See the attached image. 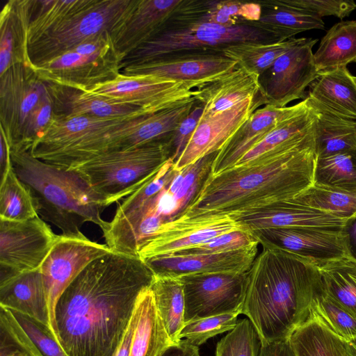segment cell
<instances>
[{
    "mask_svg": "<svg viewBox=\"0 0 356 356\" xmlns=\"http://www.w3.org/2000/svg\"><path fill=\"white\" fill-rule=\"evenodd\" d=\"M154 274L138 256L111 251L90 263L58 298V340L68 356H113Z\"/></svg>",
    "mask_w": 356,
    "mask_h": 356,
    "instance_id": "1",
    "label": "cell"
},
{
    "mask_svg": "<svg viewBox=\"0 0 356 356\" xmlns=\"http://www.w3.org/2000/svg\"><path fill=\"white\" fill-rule=\"evenodd\" d=\"M316 159L313 129L244 165L209 173L179 216L226 214L234 218L294 197L313 185Z\"/></svg>",
    "mask_w": 356,
    "mask_h": 356,
    "instance_id": "2",
    "label": "cell"
},
{
    "mask_svg": "<svg viewBox=\"0 0 356 356\" xmlns=\"http://www.w3.org/2000/svg\"><path fill=\"white\" fill-rule=\"evenodd\" d=\"M247 273L241 314L261 341L289 339L309 318L322 291L315 262L265 243Z\"/></svg>",
    "mask_w": 356,
    "mask_h": 356,
    "instance_id": "3",
    "label": "cell"
},
{
    "mask_svg": "<svg viewBox=\"0 0 356 356\" xmlns=\"http://www.w3.org/2000/svg\"><path fill=\"white\" fill-rule=\"evenodd\" d=\"M13 167L29 189L38 215L62 231L78 233L92 222L103 230L108 221L101 216L108 207L76 171L65 169L33 156L29 150L11 148Z\"/></svg>",
    "mask_w": 356,
    "mask_h": 356,
    "instance_id": "4",
    "label": "cell"
},
{
    "mask_svg": "<svg viewBox=\"0 0 356 356\" xmlns=\"http://www.w3.org/2000/svg\"><path fill=\"white\" fill-rule=\"evenodd\" d=\"M170 157L168 140H163L103 153L70 170L81 175L109 206L136 191Z\"/></svg>",
    "mask_w": 356,
    "mask_h": 356,
    "instance_id": "5",
    "label": "cell"
},
{
    "mask_svg": "<svg viewBox=\"0 0 356 356\" xmlns=\"http://www.w3.org/2000/svg\"><path fill=\"white\" fill-rule=\"evenodd\" d=\"M274 42L272 37L248 23L224 26L211 23L167 26L137 48L121 63L127 66L141 64L165 56L208 49H220L245 42Z\"/></svg>",
    "mask_w": 356,
    "mask_h": 356,
    "instance_id": "6",
    "label": "cell"
},
{
    "mask_svg": "<svg viewBox=\"0 0 356 356\" xmlns=\"http://www.w3.org/2000/svg\"><path fill=\"white\" fill-rule=\"evenodd\" d=\"M138 0H97L82 13L29 46L33 65L55 58L104 32L112 35Z\"/></svg>",
    "mask_w": 356,
    "mask_h": 356,
    "instance_id": "7",
    "label": "cell"
},
{
    "mask_svg": "<svg viewBox=\"0 0 356 356\" xmlns=\"http://www.w3.org/2000/svg\"><path fill=\"white\" fill-rule=\"evenodd\" d=\"M195 82L172 81L150 76H125L98 84L86 90L113 103L129 104L147 114L179 106L194 100Z\"/></svg>",
    "mask_w": 356,
    "mask_h": 356,
    "instance_id": "8",
    "label": "cell"
},
{
    "mask_svg": "<svg viewBox=\"0 0 356 356\" xmlns=\"http://www.w3.org/2000/svg\"><path fill=\"white\" fill-rule=\"evenodd\" d=\"M57 236L40 216L24 221L0 220V284L39 269Z\"/></svg>",
    "mask_w": 356,
    "mask_h": 356,
    "instance_id": "9",
    "label": "cell"
},
{
    "mask_svg": "<svg viewBox=\"0 0 356 356\" xmlns=\"http://www.w3.org/2000/svg\"><path fill=\"white\" fill-rule=\"evenodd\" d=\"M247 273H191L181 276L185 310L184 322L242 309Z\"/></svg>",
    "mask_w": 356,
    "mask_h": 356,
    "instance_id": "10",
    "label": "cell"
},
{
    "mask_svg": "<svg viewBox=\"0 0 356 356\" xmlns=\"http://www.w3.org/2000/svg\"><path fill=\"white\" fill-rule=\"evenodd\" d=\"M111 251L106 243L92 241L81 232L58 234L40 268L47 296L51 330L56 336L54 309L58 298L90 263Z\"/></svg>",
    "mask_w": 356,
    "mask_h": 356,
    "instance_id": "11",
    "label": "cell"
},
{
    "mask_svg": "<svg viewBox=\"0 0 356 356\" xmlns=\"http://www.w3.org/2000/svg\"><path fill=\"white\" fill-rule=\"evenodd\" d=\"M120 64L113 44L93 54L74 47L33 69L46 83L88 90L115 79L120 74Z\"/></svg>",
    "mask_w": 356,
    "mask_h": 356,
    "instance_id": "12",
    "label": "cell"
},
{
    "mask_svg": "<svg viewBox=\"0 0 356 356\" xmlns=\"http://www.w3.org/2000/svg\"><path fill=\"white\" fill-rule=\"evenodd\" d=\"M316 42V39L302 38L261 75L265 79L260 81V94L266 105L285 107L293 100L306 97V87L319 75L312 52Z\"/></svg>",
    "mask_w": 356,
    "mask_h": 356,
    "instance_id": "13",
    "label": "cell"
},
{
    "mask_svg": "<svg viewBox=\"0 0 356 356\" xmlns=\"http://www.w3.org/2000/svg\"><path fill=\"white\" fill-rule=\"evenodd\" d=\"M244 228V225L226 214L197 217L181 215L161 225L144 243L138 257L145 261L172 255L179 250L206 243L220 235Z\"/></svg>",
    "mask_w": 356,
    "mask_h": 356,
    "instance_id": "14",
    "label": "cell"
},
{
    "mask_svg": "<svg viewBox=\"0 0 356 356\" xmlns=\"http://www.w3.org/2000/svg\"><path fill=\"white\" fill-rule=\"evenodd\" d=\"M238 66L220 49L177 53L122 68L125 76H150L172 81L195 82L202 86Z\"/></svg>",
    "mask_w": 356,
    "mask_h": 356,
    "instance_id": "15",
    "label": "cell"
},
{
    "mask_svg": "<svg viewBox=\"0 0 356 356\" xmlns=\"http://www.w3.org/2000/svg\"><path fill=\"white\" fill-rule=\"evenodd\" d=\"M47 91L33 67L15 64L0 74V129L10 146L17 147L26 120Z\"/></svg>",
    "mask_w": 356,
    "mask_h": 356,
    "instance_id": "16",
    "label": "cell"
},
{
    "mask_svg": "<svg viewBox=\"0 0 356 356\" xmlns=\"http://www.w3.org/2000/svg\"><path fill=\"white\" fill-rule=\"evenodd\" d=\"M266 105L259 94L218 114L201 117L183 153L174 163L181 170L201 158L218 152L261 106Z\"/></svg>",
    "mask_w": 356,
    "mask_h": 356,
    "instance_id": "17",
    "label": "cell"
},
{
    "mask_svg": "<svg viewBox=\"0 0 356 356\" xmlns=\"http://www.w3.org/2000/svg\"><path fill=\"white\" fill-rule=\"evenodd\" d=\"M253 232L259 243L269 244L315 263L351 255L348 236L343 229L267 228Z\"/></svg>",
    "mask_w": 356,
    "mask_h": 356,
    "instance_id": "18",
    "label": "cell"
},
{
    "mask_svg": "<svg viewBox=\"0 0 356 356\" xmlns=\"http://www.w3.org/2000/svg\"><path fill=\"white\" fill-rule=\"evenodd\" d=\"M234 219L252 232L292 227L342 230L348 220L309 206L295 197L280 200Z\"/></svg>",
    "mask_w": 356,
    "mask_h": 356,
    "instance_id": "19",
    "label": "cell"
},
{
    "mask_svg": "<svg viewBox=\"0 0 356 356\" xmlns=\"http://www.w3.org/2000/svg\"><path fill=\"white\" fill-rule=\"evenodd\" d=\"M307 106L306 99L289 106L265 105L255 111L218 152L210 174L218 175L234 167L241 157L269 132Z\"/></svg>",
    "mask_w": 356,
    "mask_h": 356,
    "instance_id": "20",
    "label": "cell"
},
{
    "mask_svg": "<svg viewBox=\"0 0 356 356\" xmlns=\"http://www.w3.org/2000/svg\"><path fill=\"white\" fill-rule=\"evenodd\" d=\"M181 0H138L111 35L120 62L167 26Z\"/></svg>",
    "mask_w": 356,
    "mask_h": 356,
    "instance_id": "21",
    "label": "cell"
},
{
    "mask_svg": "<svg viewBox=\"0 0 356 356\" xmlns=\"http://www.w3.org/2000/svg\"><path fill=\"white\" fill-rule=\"evenodd\" d=\"M216 254L168 255L144 261L154 275L181 276L191 273H246L258 252V245Z\"/></svg>",
    "mask_w": 356,
    "mask_h": 356,
    "instance_id": "22",
    "label": "cell"
},
{
    "mask_svg": "<svg viewBox=\"0 0 356 356\" xmlns=\"http://www.w3.org/2000/svg\"><path fill=\"white\" fill-rule=\"evenodd\" d=\"M260 76L243 66L195 90L194 99L203 108L202 117L223 112L261 92Z\"/></svg>",
    "mask_w": 356,
    "mask_h": 356,
    "instance_id": "23",
    "label": "cell"
},
{
    "mask_svg": "<svg viewBox=\"0 0 356 356\" xmlns=\"http://www.w3.org/2000/svg\"><path fill=\"white\" fill-rule=\"evenodd\" d=\"M35 0H9L0 13V74L15 64L34 67L29 56V29Z\"/></svg>",
    "mask_w": 356,
    "mask_h": 356,
    "instance_id": "24",
    "label": "cell"
},
{
    "mask_svg": "<svg viewBox=\"0 0 356 356\" xmlns=\"http://www.w3.org/2000/svg\"><path fill=\"white\" fill-rule=\"evenodd\" d=\"M46 84L53 100L54 114L56 115L121 119L148 115L138 107L113 103L88 91Z\"/></svg>",
    "mask_w": 356,
    "mask_h": 356,
    "instance_id": "25",
    "label": "cell"
},
{
    "mask_svg": "<svg viewBox=\"0 0 356 356\" xmlns=\"http://www.w3.org/2000/svg\"><path fill=\"white\" fill-rule=\"evenodd\" d=\"M0 306L30 316L51 328L40 269L27 271L0 284Z\"/></svg>",
    "mask_w": 356,
    "mask_h": 356,
    "instance_id": "26",
    "label": "cell"
},
{
    "mask_svg": "<svg viewBox=\"0 0 356 356\" xmlns=\"http://www.w3.org/2000/svg\"><path fill=\"white\" fill-rule=\"evenodd\" d=\"M262 13L259 20L250 24L268 34L275 42L285 41L312 29H323L322 17L306 10L286 5L280 0L259 2Z\"/></svg>",
    "mask_w": 356,
    "mask_h": 356,
    "instance_id": "27",
    "label": "cell"
},
{
    "mask_svg": "<svg viewBox=\"0 0 356 356\" xmlns=\"http://www.w3.org/2000/svg\"><path fill=\"white\" fill-rule=\"evenodd\" d=\"M307 97L340 117L356 120V82L346 67L319 74Z\"/></svg>",
    "mask_w": 356,
    "mask_h": 356,
    "instance_id": "28",
    "label": "cell"
},
{
    "mask_svg": "<svg viewBox=\"0 0 356 356\" xmlns=\"http://www.w3.org/2000/svg\"><path fill=\"white\" fill-rule=\"evenodd\" d=\"M314 109V147L316 158L356 149V120L340 117L306 96Z\"/></svg>",
    "mask_w": 356,
    "mask_h": 356,
    "instance_id": "29",
    "label": "cell"
},
{
    "mask_svg": "<svg viewBox=\"0 0 356 356\" xmlns=\"http://www.w3.org/2000/svg\"><path fill=\"white\" fill-rule=\"evenodd\" d=\"M136 310L138 319L129 356H160L172 343L158 313L150 287L140 295Z\"/></svg>",
    "mask_w": 356,
    "mask_h": 356,
    "instance_id": "30",
    "label": "cell"
},
{
    "mask_svg": "<svg viewBox=\"0 0 356 356\" xmlns=\"http://www.w3.org/2000/svg\"><path fill=\"white\" fill-rule=\"evenodd\" d=\"M356 58V21L332 26L321 39L314 60L318 74L346 67Z\"/></svg>",
    "mask_w": 356,
    "mask_h": 356,
    "instance_id": "31",
    "label": "cell"
},
{
    "mask_svg": "<svg viewBox=\"0 0 356 356\" xmlns=\"http://www.w3.org/2000/svg\"><path fill=\"white\" fill-rule=\"evenodd\" d=\"M158 313L172 343H178L184 322V295L179 276L154 275L150 286Z\"/></svg>",
    "mask_w": 356,
    "mask_h": 356,
    "instance_id": "32",
    "label": "cell"
},
{
    "mask_svg": "<svg viewBox=\"0 0 356 356\" xmlns=\"http://www.w3.org/2000/svg\"><path fill=\"white\" fill-rule=\"evenodd\" d=\"M196 103L194 99L179 106L143 115L132 131L122 140L118 150L134 149L152 142L170 138Z\"/></svg>",
    "mask_w": 356,
    "mask_h": 356,
    "instance_id": "33",
    "label": "cell"
},
{
    "mask_svg": "<svg viewBox=\"0 0 356 356\" xmlns=\"http://www.w3.org/2000/svg\"><path fill=\"white\" fill-rule=\"evenodd\" d=\"M316 264L323 291L356 318V258L350 255Z\"/></svg>",
    "mask_w": 356,
    "mask_h": 356,
    "instance_id": "34",
    "label": "cell"
},
{
    "mask_svg": "<svg viewBox=\"0 0 356 356\" xmlns=\"http://www.w3.org/2000/svg\"><path fill=\"white\" fill-rule=\"evenodd\" d=\"M289 341L296 356H347L345 340L312 312Z\"/></svg>",
    "mask_w": 356,
    "mask_h": 356,
    "instance_id": "35",
    "label": "cell"
},
{
    "mask_svg": "<svg viewBox=\"0 0 356 356\" xmlns=\"http://www.w3.org/2000/svg\"><path fill=\"white\" fill-rule=\"evenodd\" d=\"M97 0H35L29 46L91 6Z\"/></svg>",
    "mask_w": 356,
    "mask_h": 356,
    "instance_id": "36",
    "label": "cell"
},
{
    "mask_svg": "<svg viewBox=\"0 0 356 356\" xmlns=\"http://www.w3.org/2000/svg\"><path fill=\"white\" fill-rule=\"evenodd\" d=\"M300 38H293L274 42H245L220 48L222 54L260 76L268 70L275 61Z\"/></svg>",
    "mask_w": 356,
    "mask_h": 356,
    "instance_id": "37",
    "label": "cell"
},
{
    "mask_svg": "<svg viewBox=\"0 0 356 356\" xmlns=\"http://www.w3.org/2000/svg\"><path fill=\"white\" fill-rule=\"evenodd\" d=\"M314 120V111L307 104L303 110L269 132L248 151L235 165H244L287 143L305 136L313 130Z\"/></svg>",
    "mask_w": 356,
    "mask_h": 356,
    "instance_id": "38",
    "label": "cell"
},
{
    "mask_svg": "<svg viewBox=\"0 0 356 356\" xmlns=\"http://www.w3.org/2000/svg\"><path fill=\"white\" fill-rule=\"evenodd\" d=\"M2 307L13 328L34 356H68L49 326L26 314Z\"/></svg>",
    "mask_w": 356,
    "mask_h": 356,
    "instance_id": "39",
    "label": "cell"
},
{
    "mask_svg": "<svg viewBox=\"0 0 356 356\" xmlns=\"http://www.w3.org/2000/svg\"><path fill=\"white\" fill-rule=\"evenodd\" d=\"M37 216L31 193L13 167L0 181V220L24 221Z\"/></svg>",
    "mask_w": 356,
    "mask_h": 356,
    "instance_id": "40",
    "label": "cell"
},
{
    "mask_svg": "<svg viewBox=\"0 0 356 356\" xmlns=\"http://www.w3.org/2000/svg\"><path fill=\"white\" fill-rule=\"evenodd\" d=\"M313 184L356 189V149L316 158Z\"/></svg>",
    "mask_w": 356,
    "mask_h": 356,
    "instance_id": "41",
    "label": "cell"
},
{
    "mask_svg": "<svg viewBox=\"0 0 356 356\" xmlns=\"http://www.w3.org/2000/svg\"><path fill=\"white\" fill-rule=\"evenodd\" d=\"M312 207L350 219L356 216V189H342L313 184L294 197Z\"/></svg>",
    "mask_w": 356,
    "mask_h": 356,
    "instance_id": "42",
    "label": "cell"
},
{
    "mask_svg": "<svg viewBox=\"0 0 356 356\" xmlns=\"http://www.w3.org/2000/svg\"><path fill=\"white\" fill-rule=\"evenodd\" d=\"M262 7L259 2H243L234 0L209 1L205 13L200 23H211L232 26L259 19Z\"/></svg>",
    "mask_w": 356,
    "mask_h": 356,
    "instance_id": "43",
    "label": "cell"
},
{
    "mask_svg": "<svg viewBox=\"0 0 356 356\" xmlns=\"http://www.w3.org/2000/svg\"><path fill=\"white\" fill-rule=\"evenodd\" d=\"M261 346L254 326L248 318H243L217 343L215 356H259Z\"/></svg>",
    "mask_w": 356,
    "mask_h": 356,
    "instance_id": "44",
    "label": "cell"
},
{
    "mask_svg": "<svg viewBox=\"0 0 356 356\" xmlns=\"http://www.w3.org/2000/svg\"><path fill=\"white\" fill-rule=\"evenodd\" d=\"M312 312L345 341L356 337V318L325 294L322 289Z\"/></svg>",
    "mask_w": 356,
    "mask_h": 356,
    "instance_id": "45",
    "label": "cell"
},
{
    "mask_svg": "<svg viewBox=\"0 0 356 356\" xmlns=\"http://www.w3.org/2000/svg\"><path fill=\"white\" fill-rule=\"evenodd\" d=\"M241 314V311L238 310L186 323L179 338H185L189 343L198 347L209 339L233 330Z\"/></svg>",
    "mask_w": 356,
    "mask_h": 356,
    "instance_id": "46",
    "label": "cell"
},
{
    "mask_svg": "<svg viewBox=\"0 0 356 356\" xmlns=\"http://www.w3.org/2000/svg\"><path fill=\"white\" fill-rule=\"evenodd\" d=\"M218 152L207 155L182 169L184 176L180 185L172 195L176 203L178 217L195 197L211 172Z\"/></svg>",
    "mask_w": 356,
    "mask_h": 356,
    "instance_id": "47",
    "label": "cell"
},
{
    "mask_svg": "<svg viewBox=\"0 0 356 356\" xmlns=\"http://www.w3.org/2000/svg\"><path fill=\"white\" fill-rule=\"evenodd\" d=\"M259 243L254 233L248 228L220 235L206 243L178 251L172 255L216 254L245 248Z\"/></svg>",
    "mask_w": 356,
    "mask_h": 356,
    "instance_id": "48",
    "label": "cell"
},
{
    "mask_svg": "<svg viewBox=\"0 0 356 356\" xmlns=\"http://www.w3.org/2000/svg\"><path fill=\"white\" fill-rule=\"evenodd\" d=\"M53 115L54 104L47 87V91L26 120L19 144L13 148L30 150L34 142L42 135L49 127Z\"/></svg>",
    "mask_w": 356,
    "mask_h": 356,
    "instance_id": "49",
    "label": "cell"
},
{
    "mask_svg": "<svg viewBox=\"0 0 356 356\" xmlns=\"http://www.w3.org/2000/svg\"><path fill=\"white\" fill-rule=\"evenodd\" d=\"M283 3L300 8L320 17L335 16L341 19L356 9L353 0H280Z\"/></svg>",
    "mask_w": 356,
    "mask_h": 356,
    "instance_id": "50",
    "label": "cell"
},
{
    "mask_svg": "<svg viewBox=\"0 0 356 356\" xmlns=\"http://www.w3.org/2000/svg\"><path fill=\"white\" fill-rule=\"evenodd\" d=\"M203 110V106L196 103L190 113L179 123L168 139L170 150V158L174 161V163L180 157L188 145L202 117Z\"/></svg>",
    "mask_w": 356,
    "mask_h": 356,
    "instance_id": "51",
    "label": "cell"
},
{
    "mask_svg": "<svg viewBox=\"0 0 356 356\" xmlns=\"http://www.w3.org/2000/svg\"><path fill=\"white\" fill-rule=\"evenodd\" d=\"M0 356H34L0 307Z\"/></svg>",
    "mask_w": 356,
    "mask_h": 356,
    "instance_id": "52",
    "label": "cell"
},
{
    "mask_svg": "<svg viewBox=\"0 0 356 356\" xmlns=\"http://www.w3.org/2000/svg\"><path fill=\"white\" fill-rule=\"evenodd\" d=\"M259 356H296L289 339L278 341H261Z\"/></svg>",
    "mask_w": 356,
    "mask_h": 356,
    "instance_id": "53",
    "label": "cell"
},
{
    "mask_svg": "<svg viewBox=\"0 0 356 356\" xmlns=\"http://www.w3.org/2000/svg\"><path fill=\"white\" fill-rule=\"evenodd\" d=\"M160 356H200L199 348L181 339L169 346Z\"/></svg>",
    "mask_w": 356,
    "mask_h": 356,
    "instance_id": "54",
    "label": "cell"
},
{
    "mask_svg": "<svg viewBox=\"0 0 356 356\" xmlns=\"http://www.w3.org/2000/svg\"><path fill=\"white\" fill-rule=\"evenodd\" d=\"M1 130L0 132V181L13 168L11 148L7 138Z\"/></svg>",
    "mask_w": 356,
    "mask_h": 356,
    "instance_id": "55",
    "label": "cell"
},
{
    "mask_svg": "<svg viewBox=\"0 0 356 356\" xmlns=\"http://www.w3.org/2000/svg\"><path fill=\"white\" fill-rule=\"evenodd\" d=\"M137 319L138 315L135 309L133 316L125 332L123 339L113 356H129L131 341L135 332Z\"/></svg>",
    "mask_w": 356,
    "mask_h": 356,
    "instance_id": "56",
    "label": "cell"
},
{
    "mask_svg": "<svg viewBox=\"0 0 356 356\" xmlns=\"http://www.w3.org/2000/svg\"><path fill=\"white\" fill-rule=\"evenodd\" d=\"M343 230L348 236L350 254L356 258V216L347 220Z\"/></svg>",
    "mask_w": 356,
    "mask_h": 356,
    "instance_id": "57",
    "label": "cell"
},
{
    "mask_svg": "<svg viewBox=\"0 0 356 356\" xmlns=\"http://www.w3.org/2000/svg\"><path fill=\"white\" fill-rule=\"evenodd\" d=\"M345 348L347 356H356V337L345 341Z\"/></svg>",
    "mask_w": 356,
    "mask_h": 356,
    "instance_id": "58",
    "label": "cell"
},
{
    "mask_svg": "<svg viewBox=\"0 0 356 356\" xmlns=\"http://www.w3.org/2000/svg\"><path fill=\"white\" fill-rule=\"evenodd\" d=\"M353 62H354V63H356V58L354 60V61H353Z\"/></svg>",
    "mask_w": 356,
    "mask_h": 356,
    "instance_id": "59",
    "label": "cell"
},
{
    "mask_svg": "<svg viewBox=\"0 0 356 356\" xmlns=\"http://www.w3.org/2000/svg\"><path fill=\"white\" fill-rule=\"evenodd\" d=\"M355 82H356V76H355Z\"/></svg>",
    "mask_w": 356,
    "mask_h": 356,
    "instance_id": "60",
    "label": "cell"
}]
</instances>
